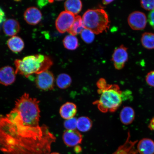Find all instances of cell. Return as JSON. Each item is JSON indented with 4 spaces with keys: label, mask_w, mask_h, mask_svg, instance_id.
<instances>
[{
    "label": "cell",
    "mask_w": 154,
    "mask_h": 154,
    "mask_svg": "<svg viewBox=\"0 0 154 154\" xmlns=\"http://www.w3.org/2000/svg\"><path fill=\"white\" fill-rule=\"evenodd\" d=\"M85 28L82 18L79 15H78L75 17L74 23L67 32L70 35L75 36L81 34Z\"/></svg>",
    "instance_id": "d6986e66"
},
{
    "label": "cell",
    "mask_w": 154,
    "mask_h": 154,
    "mask_svg": "<svg viewBox=\"0 0 154 154\" xmlns=\"http://www.w3.org/2000/svg\"><path fill=\"white\" fill-rule=\"evenodd\" d=\"M77 119L75 117L65 121L64 126L67 130H76L77 128Z\"/></svg>",
    "instance_id": "d4e9b609"
},
{
    "label": "cell",
    "mask_w": 154,
    "mask_h": 154,
    "mask_svg": "<svg viewBox=\"0 0 154 154\" xmlns=\"http://www.w3.org/2000/svg\"><path fill=\"white\" fill-rule=\"evenodd\" d=\"M16 72L14 68L9 66L0 69V84L3 85H10L16 80Z\"/></svg>",
    "instance_id": "30bf717a"
},
{
    "label": "cell",
    "mask_w": 154,
    "mask_h": 154,
    "mask_svg": "<svg viewBox=\"0 0 154 154\" xmlns=\"http://www.w3.org/2000/svg\"><path fill=\"white\" fill-rule=\"evenodd\" d=\"M128 59V49L124 45H121L115 49L112 60L117 70H120L124 68Z\"/></svg>",
    "instance_id": "ba28073f"
},
{
    "label": "cell",
    "mask_w": 154,
    "mask_h": 154,
    "mask_svg": "<svg viewBox=\"0 0 154 154\" xmlns=\"http://www.w3.org/2000/svg\"><path fill=\"white\" fill-rule=\"evenodd\" d=\"M6 20L5 13L0 7V24L4 23Z\"/></svg>",
    "instance_id": "f1b7e54d"
},
{
    "label": "cell",
    "mask_w": 154,
    "mask_h": 154,
    "mask_svg": "<svg viewBox=\"0 0 154 154\" xmlns=\"http://www.w3.org/2000/svg\"><path fill=\"white\" fill-rule=\"evenodd\" d=\"M82 39L86 43H91L95 38V34L91 31L85 28L81 33Z\"/></svg>",
    "instance_id": "cb8c5ba5"
},
{
    "label": "cell",
    "mask_w": 154,
    "mask_h": 154,
    "mask_svg": "<svg viewBox=\"0 0 154 154\" xmlns=\"http://www.w3.org/2000/svg\"><path fill=\"white\" fill-rule=\"evenodd\" d=\"M3 31L7 35L10 36H16L20 30V26L18 21L13 19L6 20L3 23Z\"/></svg>",
    "instance_id": "7c38bea8"
},
{
    "label": "cell",
    "mask_w": 154,
    "mask_h": 154,
    "mask_svg": "<svg viewBox=\"0 0 154 154\" xmlns=\"http://www.w3.org/2000/svg\"><path fill=\"white\" fill-rule=\"evenodd\" d=\"M141 42L143 47L148 49H154V34L146 32L142 34Z\"/></svg>",
    "instance_id": "7402d4cb"
},
{
    "label": "cell",
    "mask_w": 154,
    "mask_h": 154,
    "mask_svg": "<svg viewBox=\"0 0 154 154\" xmlns=\"http://www.w3.org/2000/svg\"><path fill=\"white\" fill-rule=\"evenodd\" d=\"M97 92L100 95L99 100L94 102L98 109L103 113L114 112L121 105L124 94L117 84H107L105 79L101 78L97 82Z\"/></svg>",
    "instance_id": "7a4b0ae2"
},
{
    "label": "cell",
    "mask_w": 154,
    "mask_h": 154,
    "mask_svg": "<svg viewBox=\"0 0 154 154\" xmlns=\"http://www.w3.org/2000/svg\"><path fill=\"white\" fill-rule=\"evenodd\" d=\"M55 78L52 72L48 70L37 74L35 83L37 88L44 91L52 90L54 86Z\"/></svg>",
    "instance_id": "5b68a950"
},
{
    "label": "cell",
    "mask_w": 154,
    "mask_h": 154,
    "mask_svg": "<svg viewBox=\"0 0 154 154\" xmlns=\"http://www.w3.org/2000/svg\"><path fill=\"white\" fill-rule=\"evenodd\" d=\"M64 7L65 11L75 15L81 11L82 3L79 0H69L65 2Z\"/></svg>",
    "instance_id": "ac0fdd59"
},
{
    "label": "cell",
    "mask_w": 154,
    "mask_h": 154,
    "mask_svg": "<svg viewBox=\"0 0 154 154\" xmlns=\"http://www.w3.org/2000/svg\"><path fill=\"white\" fill-rule=\"evenodd\" d=\"M140 5L144 9L152 11L154 9V0L153 1H141Z\"/></svg>",
    "instance_id": "484cf974"
},
{
    "label": "cell",
    "mask_w": 154,
    "mask_h": 154,
    "mask_svg": "<svg viewBox=\"0 0 154 154\" xmlns=\"http://www.w3.org/2000/svg\"><path fill=\"white\" fill-rule=\"evenodd\" d=\"M148 20L150 25L154 29V9L149 13Z\"/></svg>",
    "instance_id": "83f0119b"
},
{
    "label": "cell",
    "mask_w": 154,
    "mask_h": 154,
    "mask_svg": "<svg viewBox=\"0 0 154 154\" xmlns=\"http://www.w3.org/2000/svg\"><path fill=\"white\" fill-rule=\"evenodd\" d=\"M74 151L77 153H80L82 151V148L80 146L77 145L75 146Z\"/></svg>",
    "instance_id": "1f68e13d"
},
{
    "label": "cell",
    "mask_w": 154,
    "mask_h": 154,
    "mask_svg": "<svg viewBox=\"0 0 154 154\" xmlns=\"http://www.w3.org/2000/svg\"><path fill=\"white\" fill-rule=\"evenodd\" d=\"M135 112L130 106H125L121 110L120 118L121 122L125 125H129L133 122L135 118Z\"/></svg>",
    "instance_id": "2e32d148"
},
{
    "label": "cell",
    "mask_w": 154,
    "mask_h": 154,
    "mask_svg": "<svg viewBox=\"0 0 154 154\" xmlns=\"http://www.w3.org/2000/svg\"><path fill=\"white\" fill-rule=\"evenodd\" d=\"M49 2L48 1H38L37 2V5L40 8L45 6Z\"/></svg>",
    "instance_id": "f546056e"
},
{
    "label": "cell",
    "mask_w": 154,
    "mask_h": 154,
    "mask_svg": "<svg viewBox=\"0 0 154 154\" xmlns=\"http://www.w3.org/2000/svg\"><path fill=\"white\" fill-rule=\"evenodd\" d=\"M75 16L66 11H63L59 15L56 20L55 26L61 33L68 32L74 23Z\"/></svg>",
    "instance_id": "8992f818"
},
{
    "label": "cell",
    "mask_w": 154,
    "mask_h": 154,
    "mask_svg": "<svg viewBox=\"0 0 154 154\" xmlns=\"http://www.w3.org/2000/svg\"><path fill=\"white\" fill-rule=\"evenodd\" d=\"M82 19L85 28L94 34L101 33L109 28L108 15L103 9H88L84 13Z\"/></svg>",
    "instance_id": "277c9868"
},
{
    "label": "cell",
    "mask_w": 154,
    "mask_h": 154,
    "mask_svg": "<svg viewBox=\"0 0 154 154\" xmlns=\"http://www.w3.org/2000/svg\"><path fill=\"white\" fill-rule=\"evenodd\" d=\"M146 81L149 86L154 87V71L148 73L146 76Z\"/></svg>",
    "instance_id": "4316f807"
},
{
    "label": "cell",
    "mask_w": 154,
    "mask_h": 154,
    "mask_svg": "<svg viewBox=\"0 0 154 154\" xmlns=\"http://www.w3.org/2000/svg\"><path fill=\"white\" fill-rule=\"evenodd\" d=\"M130 132L128 133V136L125 143L118 148L113 154H137V150L135 149L137 140L133 141L131 140Z\"/></svg>",
    "instance_id": "4fadbf2b"
},
{
    "label": "cell",
    "mask_w": 154,
    "mask_h": 154,
    "mask_svg": "<svg viewBox=\"0 0 154 154\" xmlns=\"http://www.w3.org/2000/svg\"><path fill=\"white\" fill-rule=\"evenodd\" d=\"M15 72L27 78L48 70L53 64L51 57L42 54L28 56L14 61Z\"/></svg>",
    "instance_id": "3957f363"
},
{
    "label": "cell",
    "mask_w": 154,
    "mask_h": 154,
    "mask_svg": "<svg viewBox=\"0 0 154 154\" xmlns=\"http://www.w3.org/2000/svg\"><path fill=\"white\" fill-rule=\"evenodd\" d=\"M7 45L13 52L18 53L22 51L24 47V43L22 38L18 36H12L8 40Z\"/></svg>",
    "instance_id": "e0dca14e"
},
{
    "label": "cell",
    "mask_w": 154,
    "mask_h": 154,
    "mask_svg": "<svg viewBox=\"0 0 154 154\" xmlns=\"http://www.w3.org/2000/svg\"><path fill=\"white\" fill-rule=\"evenodd\" d=\"M63 142L67 146L72 147L82 143V136L76 130H66L63 133Z\"/></svg>",
    "instance_id": "9c48e42d"
},
{
    "label": "cell",
    "mask_w": 154,
    "mask_h": 154,
    "mask_svg": "<svg viewBox=\"0 0 154 154\" xmlns=\"http://www.w3.org/2000/svg\"><path fill=\"white\" fill-rule=\"evenodd\" d=\"M113 1H107V0H105L103 1V3L104 5H106L109 4L113 2Z\"/></svg>",
    "instance_id": "d6a6232c"
},
{
    "label": "cell",
    "mask_w": 154,
    "mask_h": 154,
    "mask_svg": "<svg viewBox=\"0 0 154 154\" xmlns=\"http://www.w3.org/2000/svg\"><path fill=\"white\" fill-rule=\"evenodd\" d=\"M92 125V121L88 117L82 116L77 119V128L80 131H88L91 129Z\"/></svg>",
    "instance_id": "ffe728a7"
},
{
    "label": "cell",
    "mask_w": 154,
    "mask_h": 154,
    "mask_svg": "<svg viewBox=\"0 0 154 154\" xmlns=\"http://www.w3.org/2000/svg\"><path fill=\"white\" fill-rule=\"evenodd\" d=\"M149 128L151 130L154 131V117L150 121L149 125Z\"/></svg>",
    "instance_id": "4dcf8cb0"
},
{
    "label": "cell",
    "mask_w": 154,
    "mask_h": 154,
    "mask_svg": "<svg viewBox=\"0 0 154 154\" xmlns=\"http://www.w3.org/2000/svg\"><path fill=\"white\" fill-rule=\"evenodd\" d=\"M72 82L71 77L66 74H61L58 76L56 80L57 86L61 89H66L69 87Z\"/></svg>",
    "instance_id": "44dd1931"
},
{
    "label": "cell",
    "mask_w": 154,
    "mask_h": 154,
    "mask_svg": "<svg viewBox=\"0 0 154 154\" xmlns=\"http://www.w3.org/2000/svg\"><path fill=\"white\" fill-rule=\"evenodd\" d=\"M63 43L65 48L71 51L76 49L79 46L78 38L72 35L66 36L63 39Z\"/></svg>",
    "instance_id": "603a6c76"
},
{
    "label": "cell",
    "mask_w": 154,
    "mask_h": 154,
    "mask_svg": "<svg viewBox=\"0 0 154 154\" xmlns=\"http://www.w3.org/2000/svg\"><path fill=\"white\" fill-rule=\"evenodd\" d=\"M24 19L29 24L36 25L41 21L42 13L37 8L32 7L29 8L25 11Z\"/></svg>",
    "instance_id": "8fae6325"
},
{
    "label": "cell",
    "mask_w": 154,
    "mask_h": 154,
    "mask_svg": "<svg viewBox=\"0 0 154 154\" xmlns=\"http://www.w3.org/2000/svg\"><path fill=\"white\" fill-rule=\"evenodd\" d=\"M128 22L132 29L142 30L146 26L147 18L144 13L139 11H135L129 15Z\"/></svg>",
    "instance_id": "52a82bcc"
},
{
    "label": "cell",
    "mask_w": 154,
    "mask_h": 154,
    "mask_svg": "<svg viewBox=\"0 0 154 154\" xmlns=\"http://www.w3.org/2000/svg\"><path fill=\"white\" fill-rule=\"evenodd\" d=\"M49 154H60L57 152H53L51 153H50Z\"/></svg>",
    "instance_id": "836d02e7"
},
{
    "label": "cell",
    "mask_w": 154,
    "mask_h": 154,
    "mask_svg": "<svg viewBox=\"0 0 154 154\" xmlns=\"http://www.w3.org/2000/svg\"><path fill=\"white\" fill-rule=\"evenodd\" d=\"M77 112L76 105L71 102H67L63 104L59 111L61 116L66 120L74 117Z\"/></svg>",
    "instance_id": "9a60e30c"
},
{
    "label": "cell",
    "mask_w": 154,
    "mask_h": 154,
    "mask_svg": "<svg viewBox=\"0 0 154 154\" xmlns=\"http://www.w3.org/2000/svg\"><path fill=\"white\" fill-rule=\"evenodd\" d=\"M39 101L24 94L5 116L0 115V152L4 154H49L56 138L40 126Z\"/></svg>",
    "instance_id": "6da1fadb"
},
{
    "label": "cell",
    "mask_w": 154,
    "mask_h": 154,
    "mask_svg": "<svg viewBox=\"0 0 154 154\" xmlns=\"http://www.w3.org/2000/svg\"><path fill=\"white\" fill-rule=\"evenodd\" d=\"M137 151L139 154H154V141L149 138H143L138 142Z\"/></svg>",
    "instance_id": "5bb4252c"
}]
</instances>
